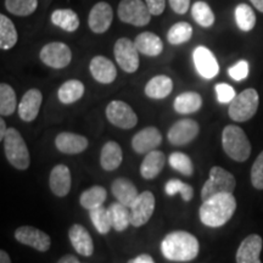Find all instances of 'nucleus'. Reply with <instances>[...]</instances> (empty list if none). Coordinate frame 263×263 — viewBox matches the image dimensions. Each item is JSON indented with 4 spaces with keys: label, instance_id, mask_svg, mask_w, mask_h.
Instances as JSON below:
<instances>
[{
    "label": "nucleus",
    "instance_id": "obj_41",
    "mask_svg": "<svg viewBox=\"0 0 263 263\" xmlns=\"http://www.w3.org/2000/svg\"><path fill=\"white\" fill-rule=\"evenodd\" d=\"M164 192L168 196H173L176 194H180L185 202H189L194 196V189L190 184L182 182L180 179H171L164 186Z\"/></svg>",
    "mask_w": 263,
    "mask_h": 263
},
{
    "label": "nucleus",
    "instance_id": "obj_49",
    "mask_svg": "<svg viewBox=\"0 0 263 263\" xmlns=\"http://www.w3.org/2000/svg\"><path fill=\"white\" fill-rule=\"evenodd\" d=\"M8 129H9V128L6 127L5 121L0 120V140H4L6 133H8Z\"/></svg>",
    "mask_w": 263,
    "mask_h": 263
},
{
    "label": "nucleus",
    "instance_id": "obj_48",
    "mask_svg": "<svg viewBox=\"0 0 263 263\" xmlns=\"http://www.w3.org/2000/svg\"><path fill=\"white\" fill-rule=\"evenodd\" d=\"M58 263H82V262H80V259L73 255H66L64 257L59 259Z\"/></svg>",
    "mask_w": 263,
    "mask_h": 263
},
{
    "label": "nucleus",
    "instance_id": "obj_24",
    "mask_svg": "<svg viewBox=\"0 0 263 263\" xmlns=\"http://www.w3.org/2000/svg\"><path fill=\"white\" fill-rule=\"evenodd\" d=\"M111 192H112V195L116 197L118 202L123 203L128 207L134 202V200L139 195L137 186L132 183V180L123 178V177H120V178L114 180L112 184H111Z\"/></svg>",
    "mask_w": 263,
    "mask_h": 263
},
{
    "label": "nucleus",
    "instance_id": "obj_29",
    "mask_svg": "<svg viewBox=\"0 0 263 263\" xmlns=\"http://www.w3.org/2000/svg\"><path fill=\"white\" fill-rule=\"evenodd\" d=\"M51 22L67 32H74L80 27V17L71 9H58L51 14Z\"/></svg>",
    "mask_w": 263,
    "mask_h": 263
},
{
    "label": "nucleus",
    "instance_id": "obj_30",
    "mask_svg": "<svg viewBox=\"0 0 263 263\" xmlns=\"http://www.w3.org/2000/svg\"><path fill=\"white\" fill-rule=\"evenodd\" d=\"M84 90V84L81 81L70 80L59 88L58 98L62 104H73L83 97Z\"/></svg>",
    "mask_w": 263,
    "mask_h": 263
},
{
    "label": "nucleus",
    "instance_id": "obj_17",
    "mask_svg": "<svg viewBox=\"0 0 263 263\" xmlns=\"http://www.w3.org/2000/svg\"><path fill=\"white\" fill-rule=\"evenodd\" d=\"M43 101V94L39 89H29L20 101L17 111L18 116L25 122H32L37 118Z\"/></svg>",
    "mask_w": 263,
    "mask_h": 263
},
{
    "label": "nucleus",
    "instance_id": "obj_10",
    "mask_svg": "<svg viewBox=\"0 0 263 263\" xmlns=\"http://www.w3.org/2000/svg\"><path fill=\"white\" fill-rule=\"evenodd\" d=\"M41 60L51 68H65L72 60V51L65 43L52 42L42 48Z\"/></svg>",
    "mask_w": 263,
    "mask_h": 263
},
{
    "label": "nucleus",
    "instance_id": "obj_18",
    "mask_svg": "<svg viewBox=\"0 0 263 263\" xmlns=\"http://www.w3.org/2000/svg\"><path fill=\"white\" fill-rule=\"evenodd\" d=\"M89 141L84 136L71 133V132H62L55 138V146L62 154L66 155H77L87 150Z\"/></svg>",
    "mask_w": 263,
    "mask_h": 263
},
{
    "label": "nucleus",
    "instance_id": "obj_47",
    "mask_svg": "<svg viewBox=\"0 0 263 263\" xmlns=\"http://www.w3.org/2000/svg\"><path fill=\"white\" fill-rule=\"evenodd\" d=\"M128 263H155L154 262L153 257H151L150 255H146V254H141L139 256H137L136 258L133 259H129Z\"/></svg>",
    "mask_w": 263,
    "mask_h": 263
},
{
    "label": "nucleus",
    "instance_id": "obj_28",
    "mask_svg": "<svg viewBox=\"0 0 263 263\" xmlns=\"http://www.w3.org/2000/svg\"><path fill=\"white\" fill-rule=\"evenodd\" d=\"M202 106V98L195 91H185L174 99L173 107L180 115H190L199 111Z\"/></svg>",
    "mask_w": 263,
    "mask_h": 263
},
{
    "label": "nucleus",
    "instance_id": "obj_44",
    "mask_svg": "<svg viewBox=\"0 0 263 263\" xmlns=\"http://www.w3.org/2000/svg\"><path fill=\"white\" fill-rule=\"evenodd\" d=\"M249 62L245 60H240L236 62L235 65H233L232 67H229L228 74L233 80L236 82L244 81L249 76Z\"/></svg>",
    "mask_w": 263,
    "mask_h": 263
},
{
    "label": "nucleus",
    "instance_id": "obj_11",
    "mask_svg": "<svg viewBox=\"0 0 263 263\" xmlns=\"http://www.w3.org/2000/svg\"><path fill=\"white\" fill-rule=\"evenodd\" d=\"M129 209L132 226L138 228V227L146 224L155 211V196L149 190L143 192L138 195Z\"/></svg>",
    "mask_w": 263,
    "mask_h": 263
},
{
    "label": "nucleus",
    "instance_id": "obj_34",
    "mask_svg": "<svg viewBox=\"0 0 263 263\" xmlns=\"http://www.w3.org/2000/svg\"><path fill=\"white\" fill-rule=\"evenodd\" d=\"M17 106L16 93L11 85L2 83L0 84V114L2 116H10L15 112Z\"/></svg>",
    "mask_w": 263,
    "mask_h": 263
},
{
    "label": "nucleus",
    "instance_id": "obj_13",
    "mask_svg": "<svg viewBox=\"0 0 263 263\" xmlns=\"http://www.w3.org/2000/svg\"><path fill=\"white\" fill-rule=\"evenodd\" d=\"M15 239L21 244L31 246L41 252H47L51 246V239L47 233L32 226H22L15 230Z\"/></svg>",
    "mask_w": 263,
    "mask_h": 263
},
{
    "label": "nucleus",
    "instance_id": "obj_5",
    "mask_svg": "<svg viewBox=\"0 0 263 263\" xmlns=\"http://www.w3.org/2000/svg\"><path fill=\"white\" fill-rule=\"evenodd\" d=\"M258 104L259 97L257 90H255L254 88L242 90L229 104V117L235 122H246L257 112Z\"/></svg>",
    "mask_w": 263,
    "mask_h": 263
},
{
    "label": "nucleus",
    "instance_id": "obj_33",
    "mask_svg": "<svg viewBox=\"0 0 263 263\" xmlns=\"http://www.w3.org/2000/svg\"><path fill=\"white\" fill-rule=\"evenodd\" d=\"M18 35L15 25L5 15H0V49L10 50L17 43Z\"/></svg>",
    "mask_w": 263,
    "mask_h": 263
},
{
    "label": "nucleus",
    "instance_id": "obj_37",
    "mask_svg": "<svg viewBox=\"0 0 263 263\" xmlns=\"http://www.w3.org/2000/svg\"><path fill=\"white\" fill-rule=\"evenodd\" d=\"M192 35L193 27L188 22H177L167 32V39L173 45H179L183 44V43H186L190 41Z\"/></svg>",
    "mask_w": 263,
    "mask_h": 263
},
{
    "label": "nucleus",
    "instance_id": "obj_9",
    "mask_svg": "<svg viewBox=\"0 0 263 263\" xmlns=\"http://www.w3.org/2000/svg\"><path fill=\"white\" fill-rule=\"evenodd\" d=\"M106 117L111 124L122 129H130L138 123V116L133 108L121 100H114L107 105Z\"/></svg>",
    "mask_w": 263,
    "mask_h": 263
},
{
    "label": "nucleus",
    "instance_id": "obj_1",
    "mask_svg": "<svg viewBox=\"0 0 263 263\" xmlns=\"http://www.w3.org/2000/svg\"><path fill=\"white\" fill-rule=\"evenodd\" d=\"M236 210V200L232 193L216 194L202 201L199 216L202 224L218 228L230 221Z\"/></svg>",
    "mask_w": 263,
    "mask_h": 263
},
{
    "label": "nucleus",
    "instance_id": "obj_16",
    "mask_svg": "<svg viewBox=\"0 0 263 263\" xmlns=\"http://www.w3.org/2000/svg\"><path fill=\"white\" fill-rule=\"evenodd\" d=\"M114 20V12L110 4L105 2L97 3L93 8H91L89 12V18H88V24H89V28L94 33L101 34L105 33L110 28L111 24Z\"/></svg>",
    "mask_w": 263,
    "mask_h": 263
},
{
    "label": "nucleus",
    "instance_id": "obj_25",
    "mask_svg": "<svg viewBox=\"0 0 263 263\" xmlns=\"http://www.w3.org/2000/svg\"><path fill=\"white\" fill-rule=\"evenodd\" d=\"M134 43H136L138 51L141 52L143 55H146V57H159L163 50V43L159 35H156L155 33H140V34L137 35Z\"/></svg>",
    "mask_w": 263,
    "mask_h": 263
},
{
    "label": "nucleus",
    "instance_id": "obj_43",
    "mask_svg": "<svg viewBox=\"0 0 263 263\" xmlns=\"http://www.w3.org/2000/svg\"><path fill=\"white\" fill-rule=\"evenodd\" d=\"M217 99L221 104H230L232 100L236 97L234 88L227 83H218L216 85Z\"/></svg>",
    "mask_w": 263,
    "mask_h": 263
},
{
    "label": "nucleus",
    "instance_id": "obj_39",
    "mask_svg": "<svg viewBox=\"0 0 263 263\" xmlns=\"http://www.w3.org/2000/svg\"><path fill=\"white\" fill-rule=\"evenodd\" d=\"M37 6L38 0H5V8L10 14L21 17L32 15Z\"/></svg>",
    "mask_w": 263,
    "mask_h": 263
},
{
    "label": "nucleus",
    "instance_id": "obj_50",
    "mask_svg": "<svg viewBox=\"0 0 263 263\" xmlns=\"http://www.w3.org/2000/svg\"><path fill=\"white\" fill-rule=\"evenodd\" d=\"M0 263H11V259H10V256L4 250L0 251Z\"/></svg>",
    "mask_w": 263,
    "mask_h": 263
},
{
    "label": "nucleus",
    "instance_id": "obj_26",
    "mask_svg": "<svg viewBox=\"0 0 263 263\" xmlns=\"http://www.w3.org/2000/svg\"><path fill=\"white\" fill-rule=\"evenodd\" d=\"M123 161V153L116 141H107L101 147L100 164L105 171H115L121 166Z\"/></svg>",
    "mask_w": 263,
    "mask_h": 263
},
{
    "label": "nucleus",
    "instance_id": "obj_35",
    "mask_svg": "<svg viewBox=\"0 0 263 263\" xmlns=\"http://www.w3.org/2000/svg\"><path fill=\"white\" fill-rule=\"evenodd\" d=\"M89 217L91 223H93L95 227V229H97L100 234H107L111 230V228H112V221H111L108 207L100 206L94 210H90Z\"/></svg>",
    "mask_w": 263,
    "mask_h": 263
},
{
    "label": "nucleus",
    "instance_id": "obj_36",
    "mask_svg": "<svg viewBox=\"0 0 263 263\" xmlns=\"http://www.w3.org/2000/svg\"><path fill=\"white\" fill-rule=\"evenodd\" d=\"M192 15L196 24L203 28H210L215 24V14L205 2H196L192 6Z\"/></svg>",
    "mask_w": 263,
    "mask_h": 263
},
{
    "label": "nucleus",
    "instance_id": "obj_8",
    "mask_svg": "<svg viewBox=\"0 0 263 263\" xmlns=\"http://www.w3.org/2000/svg\"><path fill=\"white\" fill-rule=\"evenodd\" d=\"M115 58L118 66L127 73H134L139 68V51L136 43L128 38H120L115 43Z\"/></svg>",
    "mask_w": 263,
    "mask_h": 263
},
{
    "label": "nucleus",
    "instance_id": "obj_32",
    "mask_svg": "<svg viewBox=\"0 0 263 263\" xmlns=\"http://www.w3.org/2000/svg\"><path fill=\"white\" fill-rule=\"evenodd\" d=\"M106 197L107 193L105 188L100 185H94L89 189L84 190V192L81 194L80 203L83 209L90 211V210L97 209V207L104 206Z\"/></svg>",
    "mask_w": 263,
    "mask_h": 263
},
{
    "label": "nucleus",
    "instance_id": "obj_45",
    "mask_svg": "<svg viewBox=\"0 0 263 263\" xmlns=\"http://www.w3.org/2000/svg\"><path fill=\"white\" fill-rule=\"evenodd\" d=\"M145 3L150 10L151 15L160 16L161 14H163L166 0H145Z\"/></svg>",
    "mask_w": 263,
    "mask_h": 263
},
{
    "label": "nucleus",
    "instance_id": "obj_14",
    "mask_svg": "<svg viewBox=\"0 0 263 263\" xmlns=\"http://www.w3.org/2000/svg\"><path fill=\"white\" fill-rule=\"evenodd\" d=\"M193 60L197 73L205 80H212L219 72V66L213 52L206 47L195 48L193 52Z\"/></svg>",
    "mask_w": 263,
    "mask_h": 263
},
{
    "label": "nucleus",
    "instance_id": "obj_4",
    "mask_svg": "<svg viewBox=\"0 0 263 263\" xmlns=\"http://www.w3.org/2000/svg\"><path fill=\"white\" fill-rule=\"evenodd\" d=\"M4 153L8 161L16 170L26 171L31 163L28 147L21 133L15 128H9L4 138Z\"/></svg>",
    "mask_w": 263,
    "mask_h": 263
},
{
    "label": "nucleus",
    "instance_id": "obj_7",
    "mask_svg": "<svg viewBox=\"0 0 263 263\" xmlns=\"http://www.w3.org/2000/svg\"><path fill=\"white\" fill-rule=\"evenodd\" d=\"M118 17L124 24L143 27L151 20V12L143 0H121L118 4Z\"/></svg>",
    "mask_w": 263,
    "mask_h": 263
},
{
    "label": "nucleus",
    "instance_id": "obj_3",
    "mask_svg": "<svg viewBox=\"0 0 263 263\" xmlns=\"http://www.w3.org/2000/svg\"><path fill=\"white\" fill-rule=\"evenodd\" d=\"M222 145L224 153L236 162H245L251 155V143L241 128L229 124L222 132Z\"/></svg>",
    "mask_w": 263,
    "mask_h": 263
},
{
    "label": "nucleus",
    "instance_id": "obj_20",
    "mask_svg": "<svg viewBox=\"0 0 263 263\" xmlns=\"http://www.w3.org/2000/svg\"><path fill=\"white\" fill-rule=\"evenodd\" d=\"M89 68L93 78L99 83L110 84L117 77V70L114 62L101 55L91 59Z\"/></svg>",
    "mask_w": 263,
    "mask_h": 263
},
{
    "label": "nucleus",
    "instance_id": "obj_22",
    "mask_svg": "<svg viewBox=\"0 0 263 263\" xmlns=\"http://www.w3.org/2000/svg\"><path fill=\"white\" fill-rule=\"evenodd\" d=\"M68 238L72 246L78 254L89 257L94 252V242L93 239L87 229L81 224H73L68 230Z\"/></svg>",
    "mask_w": 263,
    "mask_h": 263
},
{
    "label": "nucleus",
    "instance_id": "obj_51",
    "mask_svg": "<svg viewBox=\"0 0 263 263\" xmlns=\"http://www.w3.org/2000/svg\"><path fill=\"white\" fill-rule=\"evenodd\" d=\"M252 3V5L255 6L258 11L263 12V0H250Z\"/></svg>",
    "mask_w": 263,
    "mask_h": 263
},
{
    "label": "nucleus",
    "instance_id": "obj_2",
    "mask_svg": "<svg viewBox=\"0 0 263 263\" xmlns=\"http://www.w3.org/2000/svg\"><path fill=\"white\" fill-rule=\"evenodd\" d=\"M200 244L196 236L185 230H174L164 236L161 242V252L164 258L174 262H188L196 258Z\"/></svg>",
    "mask_w": 263,
    "mask_h": 263
},
{
    "label": "nucleus",
    "instance_id": "obj_31",
    "mask_svg": "<svg viewBox=\"0 0 263 263\" xmlns=\"http://www.w3.org/2000/svg\"><path fill=\"white\" fill-rule=\"evenodd\" d=\"M112 228L116 232H124L132 224L130 209L121 202H112L108 206Z\"/></svg>",
    "mask_w": 263,
    "mask_h": 263
},
{
    "label": "nucleus",
    "instance_id": "obj_40",
    "mask_svg": "<svg viewBox=\"0 0 263 263\" xmlns=\"http://www.w3.org/2000/svg\"><path fill=\"white\" fill-rule=\"evenodd\" d=\"M168 163L174 171L179 172L183 176L190 177L194 173V164L190 157L184 153H172L168 157Z\"/></svg>",
    "mask_w": 263,
    "mask_h": 263
},
{
    "label": "nucleus",
    "instance_id": "obj_21",
    "mask_svg": "<svg viewBox=\"0 0 263 263\" xmlns=\"http://www.w3.org/2000/svg\"><path fill=\"white\" fill-rule=\"evenodd\" d=\"M49 185L54 195L59 197H64L70 193L72 185L71 172L66 164H58L50 172L49 178Z\"/></svg>",
    "mask_w": 263,
    "mask_h": 263
},
{
    "label": "nucleus",
    "instance_id": "obj_23",
    "mask_svg": "<svg viewBox=\"0 0 263 263\" xmlns=\"http://www.w3.org/2000/svg\"><path fill=\"white\" fill-rule=\"evenodd\" d=\"M164 163H166V156H164L162 151H150V153L146 154L145 159L140 164L141 177L145 179H155L162 172Z\"/></svg>",
    "mask_w": 263,
    "mask_h": 263
},
{
    "label": "nucleus",
    "instance_id": "obj_6",
    "mask_svg": "<svg viewBox=\"0 0 263 263\" xmlns=\"http://www.w3.org/2000/svg\"><path fill=\"white\" fill-rule=\"evenodd\" d=\"M236 186V179L232 173L219 166H213L210 171L209 179L203 184L201 190L202 201L209 199L216 194L232 193Z\"/></svg>",
    "mask_w": 263,
    "mask_h": 263
},
{
    "label": "nucleus",
    "instance_id": "obj_12",
    "mask_svg": "<svg viewBox=\"0 0 263 263\" xmlns=\"http://www.w3.org/2000/svg\"><path fill=\"white\" fill-rule=\"evenodd\" d=\"M200 126L195 120L192 118H183L177 121L172 127L170 128L167 137L170 143L174 146H183L192 143L195 138L199 136Z\"/></svg>",
    "mask_w": 263,
    "mask_h": 263
},
{
    "label": "nucleus",
    "instance_id": "obj_42",
    "mask_svg": "<svg viewBox=\"0 0 263 263\" xmlns=\"http://www.w3.org/2000/svg\"><path fill=\"white\" fill-rule=\"evenodd\" d=\"M251 183L256 189L263 190V151L251 167Z\"/></svg>",
    "mask_w": 263,
    "mask_h": 263
},
{
    "label": "nucleus",
    "instance_id": "obj_46",
    "mask_svg": "<svg viewBox=\"0 0 263 263\" xmlns=\"http://www.w3.org/2000/svg\"><path fill=\"white\" fill-rule=\"evenodd\" d=\"M170 6L176 14L184 15L190 8V0H170Z\"/></svg>",
    "mask_w": 263,
    "mask_h": 263
},
{
    "label": "nucleus",
    "instance_id": "obj_15",
    "mask_svg": "<svg viewBox=\"0 0 263 263\" xmlns=\"http://www.w3.org/2000/svg\"><path fill=\"white\" fill-rule=\"evenodd\" d=\"M162 143V136L156 127H146L140 132H138L136 136L132 139V147L137 154L150 153V151L156 150Z\"/></svg>",
    "mask_w": 263,
    "mask_h": 263
},
{
    "label": "nucleus",
    "instance_id": "obj_27",
    "mask_svg": "<svg viewBox=\"0 0 263 263\" xmlns=\"http://www.w3.org/2000/svg\"><path fill=\"white\" fill-rule=\"evenodd\" d=\"M172 90L173 82L168 76L164 74L155 76V77L151 78L145 85L146 97H149L151 99H156V100L167 98L171 93H172Z\"/></svg>",
    "mask_w": 263,
    "mask_h": 263
},
{
    "label": "nucleus",
    "instance_id": "obj_19",
    "mask_svg": "<svg viewBox=\"0 0 263 263\" xmlns=\"http://www.w3.org/2000/svg\"><path fill=\"white\" fill-rule=\"evenodd\" d=\"M262 245V238L258 234L246 236L236 251V263H262L259 259Z\"/></svg>",
    "mask_w": 263,
    "mask_h": 263
},
{
    "label": "nucleus",
    "instance_id": "obj_38",
    "mask_svg": "<svg viewBox=\"0 0 263 263\" xmlns=\"http://www.w3.org/2000/svg\"><path fill=\"white\" fill-rule=\"evenodd\" d=\"M235 21L238 27L244 32L251 31L256 25V15L251 6L239 4L235 9Z\"/></svg>",
    "mask_w": 263,
    "mask_h": 263
}]
</instances>
